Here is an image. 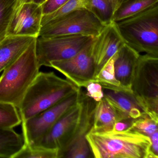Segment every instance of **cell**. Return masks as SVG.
Listing matches in <instances>:
<instances>
[{
  "mask_svg": "<svg viewBox=\"0 0 158 158\" xmlns=\"http://www.w3.org/2000/svg\"><path fill=\"white\" fill-rule=\"evenodd\" d=\"M77 103L67 111L34 146L58 149V158L64 157L77 140L91 130L97 102L80 90Z\"/></svg>",
  "mask_w": 158,
  "mask_h": 158,
  "instance_id": "1",
  "label": "cell"
},
{
  "mask_svg": "<svg viewBox=\"0 0 158 158\" xmlns=\"http://www.w3.org/2000/svg\"><path fill=\"white\" fill-rule=\"evenodd\" d=\"M96 158H147L149 137L130 127L123 131H89L85 135Z\"/></svg>",
  "mask_w": 158,
  "mask_h": 158,
  "instance_id": "2",
  "label": "cell"
},
{
  "mask_svg": "<svg viewBox=\"0 0 158 158\" xmlns=\"http://www.w3.org/2000/svg\"><path fill=\"white\" fill-rule=\"evenodd\" d=\"M80 89L53 72H40L18 109L22 122L73 95Z\"/></svg>",
  "mask_w": 158,
  "mask_h": 158,
  "instance_id": "3",
  "label": "cell"
},
{
  "mask_svg": "<svg viewBox=\"0 0 158 158\" xmlns=\"http://www.w3.org/2000/svg\"><path fill=\"white\" fill-rule=\"evenodd\" d=\"M36 39L0 77V102L19 108L27 89L40 72Z\"/></svg>",
  "mask_w": 158,
  "mask_h": 158,
  "instance_id": "4",
  "label": "cell"
},
{
  "mask_svg": "<svg viewBox=\"0 0 158 158\" xmlns=\"http://www.w3.org/2000/svg\"><path fill=\"white\" fill-rule=\"evenodd\" d=\"M130 97L141 110L158 122V57L140 54L134 68Z\"/></svg>",
  "mask_w": 158,
  "mask_h": 158,
  "instance_id": "5",
  "label": "cell"
},
{
  "mask_svg": "<svg viewBox=\"0 0 158 158\" xmlns=\"http://www.w3.org/2000/svg\"><path fill=\"white\" fill-rule=\"evenodd\" d=\"M116 23L127 45L139 54L158 57V4Z\"/></svg>",
  "mask_w": 158,
  "mask_h": 158,
  "instance_id": "6",
  "label": "cell"
},
{
  "mask_svg": "<svg viewBox=\"0 0 158 158\" xmlns=\"http://www.w3.org/2000/svg\"><path fill=\"white\" fill-rule=\"evenodd\" d=\"M106 24L86 9L77 10L56 22L41 27L39 37L45 38L72 35L94 38Z\"/></svg>",
  "mask_w": 158,
  "mask_h": 158,
  "instance_id": "7",
  "label": "cell"
},
{
  "mask_svg": "<svg viewBox=\"0 0 158 158\" xmlns=\"http://www.w3.org/2000/svg\"><path fill=\"white\" fill-rule=\"evenodd\" d=\"M94 38L84 35L56 37H38L36 40V54L40 67H50L53 61L73 57L87 46Z\"/></svg>",
  "mask_w": 158,
  "mask_h": 158,
  "instance_id": "8",
  "label": "cell"
},
{
  "mask_svg": "<svg viewBox=\"0 0 158 158\" xmlns=\"http://www.w3.org/2000/svg\"><path fill=\"white\" fill-rule=\"evenodd\" d=\"M80 89L73 95L22 122V135L24 138L25 144L31 145L35 144L77 103Z\"/></svg>",
  "mask_w": 158,
  "mask_h": 158,
  "instance_id": "9",
  "label": "cell"
},
{
  "mask_svg": "<svg viewBox=\"0 0 158 158\" xmlns=\"http://www.w3.org/2000/svg\"><path fill=\"white\" fill-rule=\"evenodd\" d=\"M92 41L73 57L52 62L49 67L62 74L77 87H85L95 75V64L91 53Z\"/></svg>",
  "mask_w": 158,
  "mask_h": 158,
  "instance_id": "10",
  "label": "cell"
},
{
  "mask_svg": "<svg viewBox=\"0 0 158 158\" xmlns=\"http://www.w3.org/2000/svg\"><path fill=\"white\" fill-rule=\"evenodd\" d=\"M125 44L116 22L112 21L105 25L91 43V56L95 66L94 77Z\"/></svg>",
  "mask_w": 158,
  "mask_h": 158,
  "instance_id": "11",
  "label": "cell"
},
{
  "mask_svg": "<svg viewBox=\"0 0 158 158\" xmlns=\"http://www.w3.org/2000/svg\"><path fill=\"white\" fill-rule=\"evenodd\" d=\"M42 6L35 2L16 5L7 30L8 36H24L38 38L43 17Z\"/></svg>",
  "mask_w": 158,
  "mask_h": 158,
  "instance_id": "12",
  "label": "cell"
},
{
  "mask_svg": "<svg viewBox=\"0 0 158 158\" xmlns=\"http://www.w3.org/2000/svg\"><path fill=\"white\" fill-rule=\"evenodd\" d=\"M103 92V98L110 105L115 112L116 122H133L144 113L128 95L123 92L106 89Z\"/></svg>",
  "mask_w": 158,
  "mask_h": 158,
  "instance_id": "13",
  "label": "cell"
},
{
  "mask_svg": "<svg viewBox=\"0 0 158 158\" xmlns=\"http://www.w3.org/2000/svg\"><path fill=\"white\" fill-rule=\"evenodd\" d=\"M139 53L125 44L117 52L114 62L115 77L125 89L127 95H131L130 84L134 68L137 61Z\"/></svg>",
  "mask_w": 158,
  "mask_h": 158,
  "instance_id": "14",
  "label": "cell"
},
{
  "mask_svg": "<svg viewBox=\"0 0 158 158\" xmlns=\"http://www.w3.org/2000/svg\"><path fill=\"white\" fill-rule=\"evenodd\" d=\"M36 38L8 36L0 42V73L15 61Z\"/></svg>",
  "mask_w": 158,
  "mask_h": 158,
  "instance_id": "15",
  "label": "cell"
},
{
  "mask_svg": "<svg viewBox=\"0 0 158 158\" xmlns=\"http://www.w3.org/2000/svg\"><path fill=\"white\" fill-rule=\"evenodd\" d=\"M25 145L22 134H18L14 128H0V158H14Z\"/></svg>",
  "mask_w": 158,
  "mask_h": 158,
  "instance_id": "16",
  "label": "cell"
},
{
  "mask_svg": "<svg viewBox=\"0 0 158 158\" xmlns=\"http://www.w3.org/2000/svg\"><path fill=\"white\" fill-rule=\"evenodd\" d=\"M116 122L115 112L111 106L103 98L97 102L94 122L91 131L103 132L110 131Z\"/></svg>",
  "mask_w": 158,
  "mask_h": 158,
  "instance_id": "17",
  "label": "cell"
},
{
  "mask_svg": "<svg viewBox=\"0 0 158 158\" xmlns=\"http://www.w3.org/2000/svg\"><path fill=\"white\" fill-rule=\"evenodd\" d=\"M117 52L109 60L98 73L94 77L92 82L98 83L106 90L123 92L127 94L125 89L115 77L114 64Z\"/></svg>",
  "mask_w": 158,
  "mask_h": 158,
  "instance_id": "18",
  "label": "cell"
},
{
  "mask_svg": "<svg viewBox=\"0 0 158 158\" xmlns=\"http://www.w3.org/2000/svg\"><path fill=\"white\" fill-rule=\"evenodd\" d=\"M158 4V0H127L115 12L113 21L118 22L129 18Z\"/></svg>",
  "mask_w": 158,
  "mask_h": 158,
  "instance_id": "19",
  "label": "cell"
},
{
  "mask_svg": "<svg viewBox=\"0 0 158 158\" xmlns=\"http://www.w3.org/2000/svg\"><path fill=\"white\" fill-rule=\"evenodd\" d=\"M88 0H70L65 4L52 13L43 15L41 27L52 23L74 11L82 9L88 10Z\"/></svg>",
  "mask_w": 158,
  "mask_h": 158,
  "instance_id": "20",
  "label": "cell"
},
{
  "mask_svg": "<svg viewBox=\"0 0 158 158\" xmlns=\"http://www.w3.org/2000/svg\"><path fill=\"white\" fill-rule=\"evenodd\" d=\"M22 122L18 109L15 106L0 102V128H14Z\"/></svg>",
  "mask_w": 158,
  "mask_h": 158,
  "instance_id": "21",
  "label": "cell"
},
{
  "mask_svg": "<svg viewBox=\"0 0 158 158\" xmlns=\"http://www.w3.org/2000/svg\"><path fill=\"white\" fill-rule=\"evenodd\" d=\"M16 4L17 0H0V42L6 37Z\"/></svg>",
  "mask_w": 158,
  "mask_h": 158,
  "instance_id": "22",
  "label": "cell"
},
{
  "mask_svg": "<svg viewBox=\"0 0 158 158\" xmlns=\"http://www.w3.org/2000/svg\"><path fill=\"white\" fill-rule=\"evenodd\" d=\"M88 10L94 14L103 23L112 21L113 12L109 0H88Z\"/></svg>",
  "mask_w": 158,
  "mask_h": 158,
  "instance_id": "23",
  "label": "cell"
},
{
  "mask_svg": "<svg viewBox=\"0 0 158 158\" xmlns=\"http://www.w3.org/2000/svg\"><path fill=\"white\" fill-rule=\"evenodd\" d=\"M14 158H58V149L25 144Z\"/></svg>",
  "mask_w": 158,
  "mask_h": 158,
  "instance_id": "24",
  "label": "cell"
},
{
  "mask_svg": "<svg viewBox=\"0 0 158 158\" xmlns=\"http://www.w3.org/2000/svg\"><path fill=\"white\" fill-rule=\"evenodd\" d=\"M91 153L85 136H83L78 139L71 146L64 158H90Z\"/></svg>",
  "mask_w": 158,
  "mask_h": 158,
  "instance_id": "25",
  "label": "cell"
},
{
  "mask_svg": "<svg viewBox=\"0 0 158 158\" xmlns=\"http://www.w3.org/2000/svg\"><path fill=\"white\" fill-rule=\"evenodd\" d=\"M158 122L153 120L144 113L139 118L134 120L131 127L146 135L149 137L158 131Z\"/></svg>",
  "mask_w": 158,
  "mask_h": 158,
  "instance_id": "26",
  "label": "cell"
},
{
  "mask_svg": "<svg viewBox=\"0 0 158 158\" xmlns=\"http://www.w3.org/2000/svg\"><path fill=\"white\" fill-rule=\"evenodd\" d=\"M85 93L87 96L94 100L96 102L100 101L104 97L102 88L99 84L96 82H90L86 86Z\"/></svg>",
  "mask_w": 158,
  "mask_h": 158,
  "instance_id": "27",
  "label": "cell"
},
{
  "mask_svg": "<svg viewBox=\"0 0 158 158\" xmlns=\"http://www.w3.org/2000/svg\"><path fill=\"white\" fill-rule=\"evenodd\" d=\"M70 0H46L41 4L43 15L52 13Z\"/></svg>",
  "mask_w": 158,
  "mask_h": 158,
  "instance_id": "28",
  "label": "cell"
},
{
  "mask_svg": "<svg viewBox=\"0 0 158 158\" xmlns=\"http://www.w3.org/2000/svg\"><path fill=\"white\" fill-rule=\"evenodd\" d=\"M151 144L147 158H158V131L149 136Z\"/></svg>",
  "mask_w": 158,
  "mask_h": 158,
  "instance_id": "29",
  "label": "cell"
},
{
  "mask_svg": "<svg viewBox=\"0 0 158 158\" xmlns=\"http://www.w3.org/2000/svg\"><path fill=\"white\" fill-rule=\"evenodd\" d=\"M133 122L130 121H122V122H117L115 123L114 126L113 130L115 131H123L127 129L131 126Z\"/></svg>",
  "mask_w": 158,
  "mask_h": 158,
  "instance_id": "30",
  "label": "cell"
},
{
  "mask_svg": "<svg viewBox=\"0 0 158 158\" xmlns=\"http://www.w3.org/2000/svg\"><path fill=\"white\" fill-rule=\"evenodd\" d=\"M109 1H110V2L112 8L113 14L114 15L115 12L120 8V6L123 3L127 1V0H109Z\"/></svg>",
  "mask_w": 158,
  "mask_h": 158,
  "instance_id": "31",
  "label": "cell"
},
{
  "mask_svg": "<svg viewBox=\"0 0 158 158\" xmlns=\"http://www.w3.org/2000/svg\"><path fill=\"white\" fill-rule=\"evenodd\" d=\"M33 0H17L16 5L22 4V3H27V2H32Z\"/></svg>",
  "mask_w": 158,
  "mask_h": 158,
  "instance_id": "32",
  "label": "cell"
},
{
  "mask_svg": "<svg viewBox=\"0 0 158 158\" xmlns=\"http://www.w3.org/2000/svg\"><path fill=\"white\" fill-rule=\"evenodd\" d=\"M46 1V0H33V2H35V3H38V4L41 5V4L44 3Z\"/></svg>",
  "mask_w": 158,
  "mask_h": 158,
  "instance_id": "33",
  "label": "cell"
}]
</instances>
